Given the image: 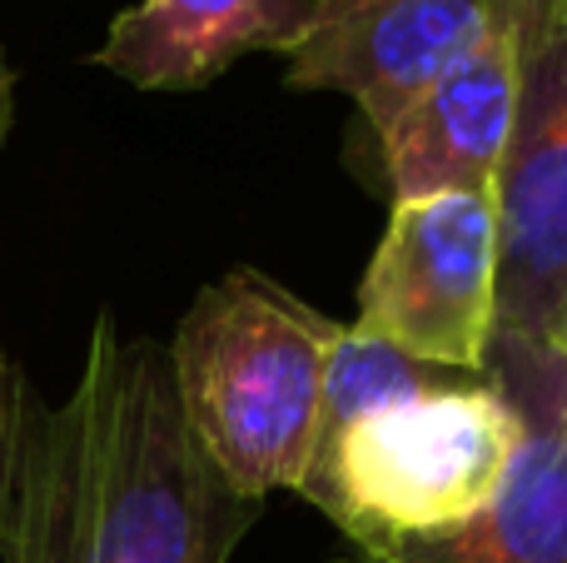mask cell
Here are the masks:
<instances>
[{
  "label": "cell",
  "instance_id": "obj_1",
  "mask_svg": "<svg viewBox=\"0 0 567 563\" xmlns=\"http://www.w3.org/2000/svg\"><path fill=\"white\" fill-rule=\"evenodd\" d=\"M259 509L199 454L169 345L100 315L60 405L6 375L0 563H229Z\"/></svg>",
  "mask_w": 567,
  "mask_h": 563
},
{
  "label": "cell",
  "instance_id": "obj_2",
  "mask_svg": "<svg viewBox=\"0 0 567 563\" xmlns=\"http://www.w3.org/2000/svg\"><path fill=\"white\" fill-rule=\"evenodd\" d=\"M339 335V319L239 265L199 289L169 339L179 414L199 454L255 504L279 489L299 494L309 474Z\"/></svg>",
  "mask_w": 567,
  "mask_h": 563
},
{
  "label": "cell",
  "instance_id": "obj_3",
  "mask_svg": "<svg viewBox=\"0 0 567 563\" xmlns=\"http://www.w3.org/2000/svg\"><path fill=\"white\" fill-rule=\"evenodd\" d=\"M528 419L498 375H443L319 434L299 494L349 549H389L468 524L518 464Z\"/></svg>",
  "mask_w": 567,
  "mask_h": 563
},
{
  "label": "cell",
  "instance_id": "obj_4",
  "mask_svg": "<svg viewBox=\"0 0 567 563\" xmlns=\"http://www.w3.org/2000/svg\"><path fill=\"white\" fill-rule=\"evenodd\" d=\"M498 195L393 199L359 279L353 329L453 375H488L498 339Z\"/></svg>",
  "mask_w": 567,
  "mask_h": 563
},
{
  "label": "cell",
  "instance_id": "obj_5",
  "mask_svg": "<svg viewBox=\"0 0 567 563\" xmlns=\"http://www.w3.org/2000/svg\"><path fill=\"white\" fill-rule=\"evenodd\" d=\"M548 0H313L284 55V90L353 100L363 130H389L433 80L498 35H523Z\"/></svg>",
  "mask_w": 567,
  "mask_h": 563
},
{
  "label": "cell",
  "instance_id": "obj_6",
  "mask_svg": "<svg viewBox=\"0 0 567 563\" xmlns=\"http://www.w3.org/2000/svg\"><path fill=\"white\" fill-rule=\"evenodd\" d=\"M498 195V335L553 345L567 315V0L523 30L518 120Z\"/></svg>",
  "mask_w": 567,
  "mask_h": 563
},
{
  "label": "cell",
  "instance_id": "obj_7",
  "mask_svg": "<svg viewBox=\"0 0 567 563\" xmlns=\"http://www.w3.org/2000/svg\"><path fill=\"white\" fill-rule=\"evenodd\" d=\"M488 369L523 405L518 464L468 524L389 549H349L333 563H567V385L553 345L498 335Z\"/></svg>",
  "mask_w": 567,
  "mask_h": 563
},
{
  "label": "cell",
  "instance_id": "obj_8",
  "mask_svg": "<svg viewBox=\"0 0 567 563\" xmlns=\"http://www.w3.org/2000/svg\"><path fill=\"white\" fill-rule=\"evenodd\" d=\"M518 60L523 35L488 40L373 135L389 205L498 185L518 120Z\"/></svg>",
  "mask_w": 567,
  "mask_h": 563
},
{
  "label": "cell",
  "instance_id": "obj_9",
  "mask_svg": "<svg viewBox=\"0 0 567 563\" xmlns=\"http://www.w3.org/2000/svg\"><path fill=\"white\" fill-rule=\"evenodd\" d=\"M313 0H135L90 65L159 95L215 85L245 55H289Z\"/></svg>",
  "mask_w": 567,
  "mask_h": 563
},
{
  "label": "cell",
  "instance_id": "obj_10",
  "mask_svg": "<svg viewBox=\"0 0 567 563\" xmlns=\"http://www.w3.org/2000/svg\"><path fill=\"white\" fill-rule=\"evenodd\" d=\"M6 130H10V65L0 55V145H6ZM6 375H10V365L0 359V395H6Z\"/></svg>",
  "mask_w": 567,
  "mask_h": 563
},
{
  "label": "cell",
  "instance_id": "obj_11",
  "mask_svg": "<svg viewBox=\"0 0 567 563\" xmlns=\"http://www.w3.org/2000/svg\"><path fill=\"white\" fill-rule=\"evenodd\" d=\"M553 349H558V365H563V385H567V315H563L558 335H553Z\"/></svg>",
  "mask_w": 567,
  "mask_h": 563
}]
</instances>
